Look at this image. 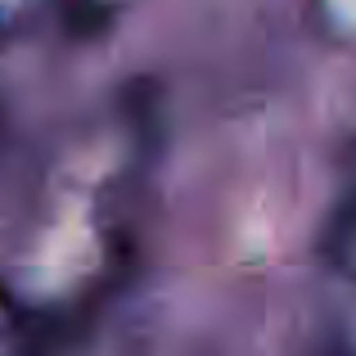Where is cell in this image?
Returning <instances> with one entry per match:
<instances>
[{
    "label": "cell",
    "instance_id": "6da1fadb",
    "mask_svg": "<svg viewBox=\"0 0 356 356\" xmlns=\"http://www.w3.org/2000/svg\"><path fill=\"white\" fill-rule=\"evenodd\" d=\"M321 257L330 261L339 275L356 280V181L348 185V194L334 203L330 221H325V230H321Z\"/></svg>",
    "mask_w": 356,
    "mask_h": 356
}]
</instances>
